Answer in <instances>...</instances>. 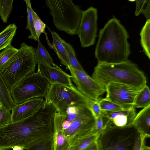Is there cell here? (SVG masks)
<instances>
[{
    "label": "cell",
    "instance_id": "6da1fadb",
    "mask_svg": "<svg viewBox=\"0 0 150 150\" xmlns=\"http://www.w3.org/2000/svg\"><path fill=\"white\" fill-rule=\"evenodd\" d=\"M54 113L42 104L32 115L0 127V149L15 146L26 149L38 142L52 139Z\"/></svg>",
    "mask_w": 150,
    "mask_h": 150
},
{
    "label": "cell",
    "instance_id": "7a4b0ae2",
    "mask_svg": "<svg viewBox=\"0 0 150 150\" xmlns=\"http://www.w3.org/2000/svg\"><path fill=\"white\" fill-rule=\"evenodd\" d=\"M129 35L119 20L109 19L100 30L95 51L98 63L114 64L128 59L131 51Z\"/></svg>",
    "mask_w": 150,
    "mask_h": 150
},
{
    "label": "cell",
    "instance_id": "3957f363",
    "mask_svg": "<svg viewBox=\"0 0 150 150\" xmlns=\"http://www.w3.org/2000/svg\"><path fill=\"white\" fill-rule=\"evenodd\" d=\"M91 77L105 87L109 83L114 82L126 84L140 90L146 83L144 73L136 64L128 59L117 63H98Z\"/></svg>",
    "mask_w": 150,
    "mask_h": 150
},
{
    "label": "cell",
    "instance_id": "277c9868",
    "mask_svg": "<svg viewBox=\"0 0 150 150\" xmlns=\"http://www.w3.org/2000/svg\"><path fill=\"white\" fill-rule=\"evenodd\" d=\"M35 49L24 42L0 70V74L10 91L29 74L35 72Z\"/></svg>",
    "mask_w": 150,
    "mask_h": 150
},
{
    "label": "cell",
    "instance_id": "5b68a950",
    "mask_svg": "<svg viewBox=\"0 0 150 150\" xmlns=\"http://www.w3.org/2000/svg\"><path fill=\"white\" fill-rule=\"evenodd\" d=\"M53 22L57 29L70 35L77 34L82 11L71 0H46Z\"/></svg>",
    "mask_w": 150,
    "mask_h": 150
},
{
    "label": "cell",
    "instance_id": "8992f818",
    "mask_svg": "<svg viewBox=\"0 0 150 150\" xmlns=\"http://www.w3.org/2000/svg\"><path fill=\"white\" fill-rule=\"evenodd\" d=\"M140 134L132 125H107L97 139L99 150H133Z\"/></svg>",
    "mask_w": 150,
    "mask_h": 150
},
{
    "label": "cell",
    "instance_id": "52a82bcc",
    "mask_svg": "<svg viewBox=\"0 0 150 150\" xmlns=\"http://www.w3.org/2000/svg\"><path fill=\"white\" fill-rule=\"evenodd\" d=\"M51 84L38 70L26 76L10 90L16 105L33 98L45 97Z\"/></svg>",
    "mask_w": 150,
    "mask_h": 150
},
{
    "label": "cell",
    "instance_id": "ba28073f",
    "mask_svg": "<svg viewBox=\"0 0 150 150\" xmlns=\"http://www.w3.org/2000/svg\"><path fill=\"white\" fill-rule=\"evenodd\" d=\"M45 100L52 105L57 112L64 114L70 106L78 103H88L89 100L81 94L73 84L51 85L45 97Z\"/></svg>",
    "mask_w": 150,
    "mask_h": 150
},
{
    "label": "cell",
    "instance_id": "9c48e42d",
    "mask_svg": "<svg viewBox=\"0 0 150 150\" xmlns=\"http://www.w3.org/2000/svg\"><path fill=\"white\" fill-rule=\"evenodd\" d=\"M95 121L88 105L80 107L69 127L64 130L65 136L69 142V147L78 138L91 132Z\"/></svg>",
    "mask_w": 150,
    "mask_h": 150
},
{
    "label": "cell",
    "instance_id": "30bf717a",
    "mask_svg": "<svg viewBox=\"0 0 150 150\" xmlns=\"http://www.w3.org/2000/svg\"><path fill=\"white\" fill-rule=\"evenodd\" d=\"M98 15L96 8L89 7L82 11L77 34L83 48L93 45L97 36Z\"/></svg>",
    "mask_w": 150,
    "mask_h": 150
},
{
    "label": "cell",
    "instance_id": "8fae6325",
    "mask_svg": "<svg viewBox=\"0 0 150 150\" xmlns=\"http://www.w3.org/2000/svg\"><path fill=\"white\" fill-rule=\"evenodd\" d=\"M71 79L76 84L79 92L87 99L93 101L99 99V97L106 92V88L86 72L70 68Z\"/></svg>",
    "mask_w": 150,
    "mask_h": 150
},
{
    "label": "cell",
    "instance_id": "7c38bea8",
    "mask_svg": "<svg viewBox=\"0 0 150 150\" xmlns=\"http://www.w3.org/2000/svg\"><path fill=\"white\" fill-rule=\"evenodd\" d=\"M106 99L128 109L133 107L135 97L139 91L127 85L110 82L105 86Z\"/></svg>",
    "mask_w": 150,
    "mask_h": 150
},
{
    "label": "cell",
    "instance_id": "4fadbf2b",
    "mask_svg": "<svg viewBox=\"0 0 150 150\" xmlns=\"http://www.w3.org/2000/svg\"><path fill=\"white\" fill-rule=\"evenodd\" d=\"M38 65V69L40 74L51 85L59 84L70 86L73 84L71 76L65 73L55 64H53V66L42 64Z\"/></svg>",
    "mask_w": 150,
    "mask_h": 150
},
{
    "label": "cell",
    "instance_id": "5bb4252c",
    "mask_svg": "<svg viewBox=\"0 0 150 150\" xmlns=\"http://www.w3.org/2000/svg\"><path fill=\"white\" fill-rule=\"evenodd\" d=\"M44 100L42 97L37 98L16 105L11 110V122L23 120L32 115L40 108Z\"/></svg>",
    "mask_w": 150,
    "mask_h": 150
},
{
    "label": "cell",
    "instance_id": "9a60e30c",
    "mask_svg": "<svg viewBox=\"0 0 150 150\" xmlns=\"http://www.w3.org/2000/svg\"><path fill=\"white\" fill-rule=\"evenodd\" d=\"M137 114L135 108L132 107L127 110L116 112L102 111L101 115L108 119L107 125L121 127L132 125Z\"/></svg>",
    "mask_w": 150,
    "mask_h": 150
},
{
    "label": "cell",
    "instance_id": "2e32d148",
    "mask_svg": "<svg viewBox=\"0 0 150 150\" xmlns=\"http://www.w3.org/2000/svg\"><path fill=\"white\" fill-rule=\"evenodd\" d=\"M62 121L56 112L54 115L52 137L53 150H65L69 148V144L65 136Z\"/></svg>",
    "mask_w": 150,
    "mask_h": 150
},
{
    "label": "cell",
    "instance_id": "e0dca14e",
    "mask_svg": "<svg viewBox=\"0 0 150 150\" xmlns=\"http://www.w3.org/2000/svg\"><path fill=\"white\" fill-rule=\"evenodd\" d=\"M132 125L146 138L150 137V105L137 114Z\"/></svg>",
    "mask_w": 150,
    "mask_h": 150
},
{
    "label": "cell",
    "instance_id": "ac0fdd59",
    "mask_svg": "<svg viewBox=\"0 0 150 150\" xmlns=\"http://www.w3.org/2000/svg\"><path fill=\"white\" fill-rule=\"evenodd\" d=\"M51 33L53 42L50 46L57 54L61 64L69 70L71 67L66 50L62 43V39L56 32L51 31Z\"/></svg>",
    "mask_w": 150,
    "mask_h": 150
},
{
    "label": "cell",
    "instance_id": "d6986e66",
    "mask_svg": "<svg viewBox=\"0 0 150 150\" xmlns=\"http://www.w3.org/2000/svg\"><path fill=\"white\" fill-rule=\"evenodd\" d=\"M99 134L90 133L79 137L69 147V150H84L97 140Z\"/></svg>",
    "mask_w": 150,
    "mask_h": 150
},
{
    "label": "cell",
    "instance_id": "ffe728a7",
    "mask_svg": "<svg viewBox=\"0 0 150 150\" xmlns=\"http://www.w3.org/2000/svg\"><path fill=\"white\" fill-rule=\"evenodd\" d=\"M17 28L14 23L10 24L0 33V51L11 45Z\"/></svg>",
    "mask_w": 150,
    "mask_h": 150
},
{
    "label": "cell",
    "instance_id": "44dd1931",
    "mask_svg": "<svg viewBox=\"0 0 150 150\" xmlns=\"http://www.w3.org/2000/svg\"><path fill=\"white\" fill-rule=\"evenodd\" d=\"M0 100L3 105L11 111L16 105L4 80L0 74Z\"/></svg>",
    "mask_w": 150,
    "mask_h": 150
},
{
    "label": "cell",
    "instance_id": "7402d4cb",
    "mask_svg": "<svg viewBox=\"0 0 150 150\" xmlns=\"http://www.w3.org/2000/svg\"><path fill=\"white\" fill-rule=\"evenodd\" d=\"M38 45L35 52V60L36 64H42L53 66V61L47 49L38 40Z\"/></svg>",
    "mask_w": 150,
    "mask_h": 150
},
{
    "label": "cell",
    "instance_id": "603a6c76",
    "mask_svg": "<svg viewBox=\"0 0 150 150\" xmlns=\"http://www.w3.org/2000/svg\"><path fill=\"white\" fill-rule=\"evenodd\" d=\"M150 105V92L148 86L145 85L138 91L134 102L135 108H145Z\"/></svg>",
    "mask_w": 150,
    "mask_h": 150
},
{
    "label": "cell",
    "instance_id": "cb8c5ba5",
    "mask_svg": "<svg viewBox=\"0 0 150 150\" xmlns=\"http://www.w3.org/2000/svg\"><path fill=\"white\" fill-rule=\"evenodd\" d=\"M140 43L144 54L150 59V19L146 20L140 33Z\"/></svg>",
    "mask_w": 150,
    "mask_h": 150
},
{
    "label": "cell",
    "instance_id": "d4e9b609",
    "mask_svg": "<svg viewBox=\"0 0 150 150\" xmlns=\"http://www.w3.org/2000/svg\"><path fill=\"white\" fill-rule=\"evenodd\" d=\"M61 41L66 50L71 67L77 71L86 72L77 60L75 56V51L71 45L63 39H62Z\"/></svg>",
    "mask_w": 150,
    "mask_h": 150
},
{
    "label": "cell",
    "instance_id": "484cf974",
    "mask_svg": "<svg viewBox=\"0 0 150 150\" xmlns=\"http://www.w3.org/2000/svg\"><path fill=\"white\" fill-rule=\"evenodd\" d=\"M25 2L27 7V28L30 33V35L29 36L28 38L38 41V40L37 36L34 25V21L33 15V10L31 5L30 0H24Z\"/></svg>",
    "mask_w": 150,
    "mask_h": 150
},
{
    "label": "cell",
    "instance_id": "4316f807",
    "mask_svg": "<svg viewBox=\"0 0 150 150\" xmlns=\"http://www.w3.org/2000/svg\"><path fill=\"white\" fill-rule=\"evenodd\" d=\"M99 103L100 109L103 111L116 112L128 109L105 98L99 99Z\"/></svg>",
    "mask_w": 150,
    "mask_h": 150
},
{
    "label": "cell",
    "instance_id": "83f0119b",
    "mask_svg": "<svg viewBox=\"0 0 150 150\" xmlns=\"http://www.w3.org/2000/svg\"><path fill=\"white\" fill-rule=\"evenodd\" d=\"M13 0H0V17L6 23L13 8Z\"/></svg>",
    "mask_w": 150,
    "mask_h": 150
},
{
    "label": "cell",
    "instance_id": "f1b7e54d",
    "mask_svg": "<svg viewBox=\"0 0 150 150\" xmlns=\"http://www.w3.org/2000/svg\"><path fill=\"white\" fill-rule=\"evenodd\" d=\"M18 49L11 45L0 52V70L12 58Z\"/></svg>",
    "mask_w": 150,
    "mask_h": 150
},
{
    "label": "cell",
    "instance_id": "f546056e",
    "mask_svg": "<svg viewBox=\"0 0 150 150\" xmlns=\"http://www.w3.org/2000/svg\"><path fill=\"white\" fill-rule=\"evenodd\" d=\"M33 15L34 29L38 40H39L41 34L44 33L46 35V39L48 41L47 33L45 31L46 25L41 20L34 10L33 11Z\"/></svg>",
    "mask_w": 150,
    "mask_h": 150
},
{
    "label": "cell",
    "instance_id": "4dcf8cb0",
    "mask_svg": "<svg viewBox=\"0 0 150 150\" xmlns=\"http://www.w3.org/2000/svg\"><path fill=\"white\" fill-rule=\"evenodd\" d=\"M108 122V118L101 115L95 119V124L91 132L92 133L99 134L107 127Z\"/></svg>",
    "mask_w": 150,
    "mask_h": 150
},
{
    "label": "cell",
    "instance_id": "1f68e13d",
    "mask_svg": "<svg viewBox=\"0 0 150 150\" xmlns=\"http://www.w3.org/2000/svg\"><path fill=\"white\" fill-rule=\"evenodd\" d=\"M27 150H53L52 139L40 141L29 146Z\"/></svg>",
    "mask_w": 150,
    "mask_h": 150
},
{
    "label": "cell",
    "instance_id": "d6a6232c",
    "mask_svg": "<svg viewBox=\"0 0 150 150\" xmlns=\"http://www.w3.org/2000/svg\"><path fill=\"white\" fill-rule=\"evenodd\" d=\"M10 111L3 106L0 107V127L11 122V113Z\"/></svg>",
    "mask_w": 150,
    "mask_h": 150
},
{
    "label": "cell",
    "instance_id": "836d02e7",
    "mask_svg": "<svg viewBox=\"0 0 150 150\" xmlns=\"http://www.w3.org/2000/svg\"><path fill=\"white\" fill-rule=\"evenodd\" d=\"M99 99L96 101L91 100L88 104L89 108L95 119L101 115L102 112L99 104Z\"/></svg>",
    "mask_w": 150,
    "mask_h": 150
},
{
    "label": "cell",
    "instance_id": "e575fe53",
    "mask_svg": "<svg viewBox=\"0 0 150 150\" xmlns=\"http://www.w3.org/2000/svg\"><path fill=\"white\" fill-rule=\"evenodd\" d=\"M148 0H136V8L135 14L136 16H139L145 7Z\"/></svg>",
    "mask_w": 150,
    "mask_h": 150
},
{
    "label": "cell",
    "instance_id": "d590c367",
    "mask_svg": "<svg viewBox=\"0 0 150 150\" xmlns=\"http://www.w3.org/2000/svg\"><path fill=\"white\" fill-rule=\"evenodd\" d=\"M145 139V137L140 134L133 150H141L143 146L145 144L144 140Z\"/></svg>",
    "mask_w": 150,
    "mask_h": 150
},
{
    "label": "cell",
    "instance_id": "8d00e7d4",
    "mask_svg": "<svg viewBox=\"0 0 150 150\" xmlns=\"http://www.w3.org/2000/svg\"><path fill=\"white\" fill-rule=\"evenodd\" d=\"M146 18V20L150 19V0H148L145 7L142 13Z\"/></svg>",
    "mask_w": 150,
    "mask_h": 150
},
{
    "label": "cell",
    "instance_id": "74e56055",
    "mask_svg": "<svg viewBox=\"0 0 150 150\" xmlns=\"http://www.w3.org/2000/svg\"><path fill=\"white\" fill-rule=\"evenodd\" d=\"M97 140L84 150H99Z\"/></svg>",
    "mask_w": 150,
    "mask_h": 150
},
{
    "label": "cell",
    "instance_id": "f35d334b",
    "mask_svg": "<svg viewBox=\"0 0 150 150\" xmlns=\"http://www.w3.org/2000/svg\"><path fill=\"white\" fill-rule=\"evenodd\" d=\"M141 150H150L149 147L146 146L145 144L143 146Z\"/></svg>",
    "mask_w": 150,
    "mask_h": 150
},
{
    "label": "cell",
    "instance_id": "ab89813d",
    "mask_svg": "<svg viewBox=\"0 0 150 150\" xmlns=\"http://www.w3.org/2000/svg\"><path fill=\"white\" fill-rule=\"evenodd\" d=\"M13 150H24L21 147L16 146L12 148Z\"/></svg>",
    "mask_w": 150,
    "mask_h": 150
},
{
    "label": "cell",
    "instance_id": "60d3db41",
    "mask_svg": "<svg viewBox=\"0 0 150 150\" xmlns=\"http://www.w3.org/2000/svg\"><path fill=\"white\" fill-rule=\"evenodd\" d=\"M3 105L2 104L0 100V107L2 106Z\"/></svg>",
    "mask_w": 150,
    "mask_h": 150
},
{
    "label": "cell",
    "instance_id": "b9f144b4",
    "mask_svg": "<svg viewBox=\"0 0 150 150\" xmlns=\"http://www.w3.org/2000/svg\"><path fill=\"white\" fill-rule=\"evenodd\" d=\"M65 150H69V148H67Z\"/></svg>",
    "mask_w": 150,
    "mask_h": 150
},
{
    "label": "cell",
    "instance_id": "7bdbcfd3",
    "mask_svg": "<svg viewBox=\"0 0 150 150\" xmlns=\"http://www.w3.org/2000/svg\"><path fill=\"white\" fill-rule=\"evenodd\" d=\"M0 150H5L3 149H0Z\"/></svg>",
    "mask_w": 150,
    "mask_h": 150
}]
</instances>
